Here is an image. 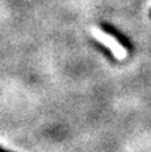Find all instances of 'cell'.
Listing matches in <instances>:
<instances>
[{
    "label": "cell",
    "instance_id": "cell-1",
    "mask_svg": "<svg viewBox=\"0 0 151 152\" xmlns=\"http://www.w3.org/2000/svg\"><path fill=\"white\" fill-rule=\"evenodd\" d=\"M99 27L103 32H106L108 36H111L112 39H115L123 48H125L127 52H133L134 51V44L130 39L127 37V35H125L119 28L114 26V24L108 23V21H100L99 23Z\"/></svg>",
    "mask_w": 151,
    "mask_h": 152
},
{
    "label": "cell",
    "instance_id": "cell-2",
    "mask_svg": "<svg viewBox=\"0 0 151 152\" xmlns=\"http://www.w3.org/2000/svg\"><path fill=\"white\" fill-rule=\"evenodd\" d=\"M91 43L94 44V48H95L96 51H99V52L102 53V55L104 56V58L107 59V60L110 61V63H117V58H115V55H114V52H112L111 50H110L107 45H104L103 43H100V42H98V40H91Z\"/></svg>",
    "mask_w": 151,
    "mask_h": 152
},
{
    "label": "cell",
    "instance_id": "cell-3",
    "mask_svg": "<svg viewBox=\"0 0 151 152\" xmlns=\"http://www.w3.org/2000/svg\"><path fill=\"white\" fill-rule=\"evenodd\" d=\"M0 152H13V151H11V150H8V148H4V147L0 145Z\"/></svg>",
    "mask_w": 151,
    "mask_h": 152
},
{
    "label": "cell",
    "instance_id": "cell-4",
    "mask_svg": "<svg viewBox=\"0 0 151 152\" xmlns=\"http://www.w3.org/2000/svg\"><path fill=\"white\" fill-rule=\"evenodd\" d=\"M150 18H151V10H150Z\"/></svg>",
    "mask_w": 151,
    "mask_h": 152
}]
</instances>
